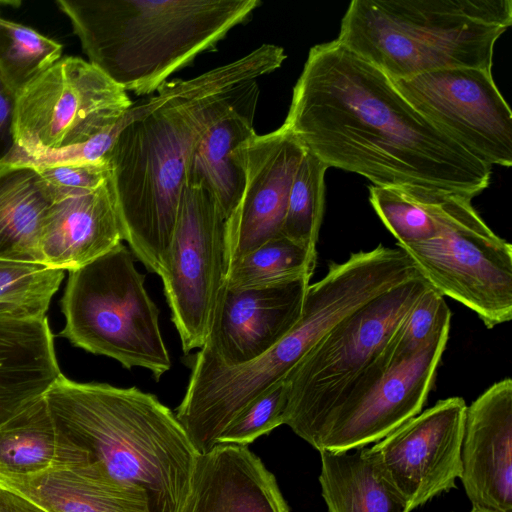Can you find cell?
Segmentation results:
<instances>
[{
	"label": "cell",
	"mask_w": 512,
	"mask_h": 512,
	"mask_svg": "<svg viewBox=\"0 0 512 512\" xmlns=\"http://www.w3.org/2000/svg\"><path fill=\"white\" fill-rule=\"evenodd\" d=\"M282 125L328 168L357 173L375 186H420L473 198L490 183V165L336 39L310 49Z\"/></svg>",
	"instance_id": "obj_1"
},
{
	"label": "cell",
	"mask_w": 512,
	"mask_h": 512,
	"mask_svg": "<svg viewBox=\"0 0 512 512\" xmlns=\"http://www.w3.org/2000/svg\"><path fill=\"white\" fill-rule=\"evenodd\" d=\"M319 452V482L328 512H410L368 447Z\"/></svg>",
	"instance_id": "obj_24"
},
{
	"label": "cell",
	"mask_w": 512,
	"mask_h": 512,
	"mask_svg": "<svg viewBox=\"0 0 512 512\" xmlns=\"http://www.w3.org/2000/svg\"><path fill=\"white\" fill-rule=\"evenodd\" d=\"M128 93L88 61L61 57L19 94L15 137L24 152L84 143L113 127Z\"/></svg>",
	"instance_id": "obj_9"
},
{
	"label": "cell",
	"mask_w": 512,
	"mask_h": 512,
	"mask_svg": "<svg viewBox=\"0 0 512 512\" xmlns=\"http://www.w3.org/2000/svg\"><path fill=\"white\" fill-rule=\"evenodd\" d=\"M471 512H483V511H478V510H471Z\"/></svg>",
	"instance_id": "obj_36"
},
{
	"label": "cell",
	"mask_w": 512,
	"mask_h": 512,
	"mask_svg": "<svg viewBox=\"0 0 512 512\" xmlns=\"http://www.w3.org/2000/svg\"><path fill=\"white\" fill-rule=\"evenodd\" d=\"M18 94L0 72V166L14 152L17 143L15 121Z\"/></svg>",
	"instance_id": "obj_34"
},
{
	"label": "cell",
	"mask_w": 512,
	"mask_h": 512,
	"mask_svg": "<svg viewBox=\"0 0 512 512\" xmlns=\"http://www.w3.org/2000/svg\"><path fill=\"white\" fill-rule=\"evenodd\" d=\"M442 330L414 357L390 367L353 401L329 414L308 443L318 451H346L378 442L419 414L449 339Z\"/></svg>",
	"instance_id": "obj_13"
},
{
	"label": "cell",
	"mask_w": 512,
	"mask_h": 512,
	"mask_svg": "<svg viewBox=\"0 0 512 512\" xmlns=\"http://www.w3.org/2000/svg\"><path fill=\"white\" fill-rule=\"evenodd\" d=\"M370 203L397 244L434 238L439 231L438 208L443 190L420 186L369 187Z\"/></svg>",
	"instance_id": "obj_25"
},
{
	"label": "cell",
	"mask_w": 512,
	"mask_h": 512,
	"mask_svg": "<svg viewBox=\"0 0 512 512\" xmlns=\"http://www.w3.org/2000/svg\"><path fill=\"white\" fill-rule=\"evenodd\" d=\"M62 375L47 317L0 308V426L45 397Z\"/></svg>",
	"instance_id": "obj_19"
},
{
	"label": "cell",
	"mask_w": 512,
	"mask_h": 512,
	"mask_svg": "<svg viewBox=\"0 0 512 512\" xmlns=\"http://www.w3.org/2000/svg\"><path fill=\"white\" fill-rule=\"evenodd\" d=\"M0 487L46 512H149L143 498L89 478L76 466L27 476H0Z\"/></svg>",
	"instance_id": "obj_23"
},
{
	"label": "cell",
	"mask_w": 512,
	"mask_h": 512,
	"mask_svg": "<svg viewBox=\"0 0 512 512\" xmlns=\"http://www.w3.org/2000/svg\"><path fill=\"white\" fill-rule=\"evenodd\" d=\"M258 98L256 81L226 115L209 127L189 161L185 184L207 189L225 221L236 208L244 188L245 173L236 148L256 134L254 115Z\"/></svg>",
	"instance_id": "obj_20"
},
{
	"label": "cell",
	"mask_w": 512,
	"mask_h": 512,
	"mask_svg": "<svg viewBox=\"0 0 512 512\" xmlns=\"http://www.w3.org/2000/svg\"><path fill=\"white\" fill-rule=\"evenodd\" d=\"M127 120L124 115L110 129L80 144L59 149L24 152L16 146L5 164L28 165L35 168L62 165L83 164L108 161V154Z\"/></svg>",
	"instance_id": "obj_32"
},
{
	"label": "cell",
	"mask_w": 512,
	"mask_h": 512,
	"mask_svg": "<svg viewBox=\"0 0 512 512\" xmlns=\"http://www.w3.org/2000/svg\"><path fill=\"white\" fill-rule=\"evenodd\" d=\"M45 401L56 426L85 454L77 466L83 474L143 498L149 512H180L199 453L155 395L62 375Z\"/></svg>",
	"instance_id": "obj_3"
},
{
	"label": "cell",
	"mask_w": 512,
	"mask_h": 512,
	"mask_svg": "<svg viewBox=\"0 0 512 512\" xmlns=\"http://www.w3.org/2000/svg\"><path fill=\"white\" fill-rule=\"evenodd\" d=\"M471 201L445 191L438 234L397 247L432 288L475 312L491 329L512 319V245L490 229Z\"/></svg>",
	"instance_id": "obj_8"
},
{
	"label": "cell",
	"mask_w": 512,
	"mask_h": 512,
	"mask_svg": "<svg viewBox=\"0 0 512 512\" xmlns=\"http://www.w3.org/2000/svg\"><path fill=\"white\" fill-rule=\"evenodd\" d=\"M0 489H1V487H0Z\"/></svg>",
	"instance_id": "obj_38"
},
{
	"label": "cell",
	"mask_w": 512,
	"mask_h": 512,
	"mask_svg": "<svg viewBox=\"0 0 512 512\" xmlns=\"http://www.w3.org/2000/svg\"><path fill=\"white\" fill-rule=\"evenodd\" d=\"M55 198L32 166H0V260L41 263L40 243Z\"/></svg>",
	"instance_id": "obj_21"
},
{
	"label": "cell",
	"mask_w": 512,
	"mask_h": 512,
	"mask_svg": "<svg viewBox=\"0 0 512 512\" xmlns=\"http://www.w3.org/2000/svg\"><path fill=\"white\" fill-rule=\"evenodd\" d=\"M429 287L420 276L390 289L340 321L311 348L285 377L284 424L306 441L380 360L400 323Z\"/></svg>",
	"instance_id": "obj_7"
},
{
	"label": "cell",
	"mask_w": 512,
	"mask_h": 512,
	"mask_svg": "<svg viewBox=\"0 0 512 512\" xmlns=\"http://www.w3.org/2000/svg\"><path fill=\"white\" fill-rule=\"evenodd\" d=\"M88 62L126 92L149 96L215 50L260 0H57Z\"/></svg>",
	"instance_id": "obj_4"
},
{
	"label": "cell",
	"mask_w": 512,
	"mask_h": 512,
	"mask_svg": "<svg viewBox=\"0 0 512 512\" xmlns=\"http://www.w3.org/2000/svg\"><path fill=\"white\" fill-rule=\"evenodd\" d=\"M512 380L488 387L466 408L461 481L472 510L512 512Z\"/></svg>",
	"instance_id": "obj_16"
},
{
	"label": "cell",
	"mask_w": 512,
	"mask_h": 512,
	"mask_svg": "<svg viewBox=\"0 0 512 512\" xmlns=\"http://www.w3.org/2000/svg\"><path fill=\"white\" fill-rule=\"evenodd\" d=\"M123 240L110 179L97 188L54 202L43 230V265L75 270L111 251Z\"/></svg>",
	"instance_id": "obj_18"
},
{
	"label": "cell",
	"mask_w": 512,
	"mask_h": 512,
	"mask_svg": "<svg viewBox=\"0 0 512 512\" xmlns=\"http://www.w3.org/2000/svg\"><path fill=\"white\" fill-rule=\"evenodd\" d=\"M317 254L282 236L245 254L226 271L225 285L234 289L262 288L311 279Z\"/></svg>",
	"instance_id": "obj_26"
},
{
	"label": "cell",
	"mask_w": 512,
	"mask_h": 512,
	"mask_svg": "<svg viewBox=\"0 0 512 512\" xmlns=\"http://www.w3.org/2000/svg\"><path fill=\"white\" fill-rule=\"evenodd\" d=\"M122 243L92 262L69 271L62 298L65 327L60 336L90 353L142 367L156 380L171 368L159 328V310Z\"/></svg>",
	"instance_id": "obj_6"
},
{
	"label": "cell",
	"mask_w": 512,
	"mask_h": 512,
	"mask_svg": "<svg viewBox=\"0 0 512 512\" xmlns=\"http://www.w3.org/2000/svg\"><path fill=\"white\" fill-rule=\"evenodd\" d=\"M225 220L207 189L185 184L159 276L188 354L202 348L226 276Z\"/></svg>",
	"instance_id": "obj_10"
},
{
	"label": "cell",
	"mask_w": 512,
	"mask_h": 512,
	"mask_svg": "<svg viewBox=\"0 0 512 512\" xmlns=\"http://www.w3.org/2000/svg\"><path fill=\"white\" fill-rule=\"evenodd\" d=\"M310 280L245 289L224 284L200 352L227 367L258 358L296 326Z\"/></svg>",
	"instance_id": "obj_15"
},
{
	"label": "cell",
	"mask_w": 512,
	"mask_h": 512,
	"mask_svg": "<svg viewBox=\"0 0 512 512\" xmlns=\"http://www.w3.org/2000/svg\"><path fill=\"white\" fill-rule=\"evenodd\" d=\"M512 24L511 0H353L336 40L390 79L492 69Z\"/></svg>",
	"instance_id": "obj_5"
},
{
	"label": "cell",
	"mask_w": 512,
	"mask_h": 512,
	"mask_svg": "<svg viewBox=\"0 0 512 512\" xmlns=\"http://www.w3.org/2000/svg\"><path fill=\"white\" fill-rule=\"evenodd\" d=\"M0 512H46L29 499L11 490L0 489Z\"/></svg>",
	"instance_id": "obj_35"
},
{
	"label": "cell",
	"mask_w": 512,
	"mask_h": 512,
	"mask_svg": "<svg viewBox=\"0 0 512 512\" xmlns=\"http://www.w3.org/2000/svg\"><path fill=\"white\" fill-rule=\"evenodd\" d=\"M85 463V454L54 423L45 397L0 426V476H27Z\"/></svg>",
	"instance_id": "obj_22"
},
{
	"label": "cell",
	"mask_w": 512,
	"mask_h": 512,
	"mask_svg": "<svg viewBox=\"0 0 512 512\" xmlns=\"http://www.w3.org/2000/svg\"><path fill=\"white\" fill-rule=\"evenodd\" d=\"M62 50L33 28L0 17V72L17 94L58 61Z\"/></svg>",
	"instance_id": "obj_28"
},
{
	"label": "cell",
	"mask_w": 512,
	"mask_h": 512,
	"mask_svg": "<svg viewBox=\"0 0 512 512\" xmlns=\"http://www.w3.org/2000/svg\"><path fill=\"white\" fill-rule=\"evenodd\" d=\"M392 82L415 109L483 162L512 165V112L490 70L443 69Z\"/></svg>",
	"instance_id": "obj_11"
},
{
	"label": "cell",
	"mask_w": 512,
	"mask_h": 512,
	"mask_svg": "<svg viewBox=\"0 0 512 512\" xmlns=\"http://www.w3.org/2000/svg\"><path fill=\"white\" fill-rule=\"evenodd\" d=\"M327 169L322 160L305 149L292 181L282 229V236L315 254L325 207Z\"/></svg>",
	"instance_id": "obj_27"
},
{
	"label": "cell",
	"mask_w": 512,
	"mask_h": 512,
	"mask_svg": "<svg viewBox=\"0 0 512 512\" xmlns=\"http://www.w3.org/2000/svg\"><path fill=\"white\" fill-rule=\"evenodd\" d=\"M55 201L93 190L110 177L108 161L83 164H62L36 168Z\"/></svg>",
	"instance_id": "obj_33"
},
{
	"label": "cell",
	"mask_w": 512,
	"mask_h": 512,
	"mask_svg": "<svg viewBox=\"0 0 512 512\" xmlns=\"http://www.w3.org/2000/svg\"><path fill=\"white\" fill-rule=\"evenodd\" d=\"M451 311L444 297L429 287L400 323L382 355L387 368L414 357L442 330L450 327Z\"/></svg>",
	"instance_id": "obj_30"
},
{
	"label": "cell",
	"mask_w": 512,
	"mask_h": 512,
	"mask_svg": "<svg viewBox=\"0 0 512 512\" xmlns=\"http://www.w3.org/2000/svg\"><path fill=\"white\" fill-rule=\"evenodd\" d=\"M288 385L276 382L249 402L221 433L218 444L247 445L284 424Z\"/></svg>",
	"instance_id": "obj_31"
},
{
	"label": "cell",
	"mask_w": 512,
	"mask_h": 512,
	"mask_svg": "<svg viewBox=\"0 0 512 512\" xmlns=\"http://www.w3.org/2000/svg\"><path fill=\"white\" fill-rule=\"evenodd\" d=\"M285 59L282 47L262 44L196 77L167 81L125 112L108 154L109 179L123 240L150 272L160 274L198 142L250 84Z\"/></svg>",
	"instance_id": "obj_2"
},
{
	"label": "cell",
	"mask_w": 512,
	"mask_h": 512,
	"mask_svg": "<svg viewBox=\"0 0 512 512\" xmlns=\"http://www.w3.org/2000/svg\"><path fill=\"white\" fill-rule=\"evenodd\" d=\"M466 408L461 397L439 400L368 447L410 512L455 488L461 477Z\"/></svg>",
	"instance_id": "obj_12"
},
{
	"label": "cell",
	"mask_w": 512,
	"mask_h": 512,
	"mask_svg": "<svg viewBox=\"0 0 512 512\" xmlns=\"http://www.w3.org/2000/svg\"><path fill=\"white\" fill-rule=\"evenodd\" d=\"M180 512H289L274 475L247 445L199 454Z\"/></svg>",
	"instance_id": "obj_17"
},
{
	"label": "cell",
	"mask_w": 512,
	"mask_h": 512,
	"mask_svg": "<svg viewBox=\"0 0 512 512\" xmlns=\"http://www.w3.org/2000/svg\"><path fill=\"white\" fill-rule=\"evenodd\" d=\"M2 3H4V2H0V4H2Z\"/></svg>",
	"instance_id": "obj_37"
},
{
	"label": "cell",
	"mask_w": 512,
	"mask_h": 512,
	"mask_svg": "<svg viewBox=\"0 0 512 512\" xmlns=\"http://www.w3.org/2000/svg\"><path fill=\"white\" fill-rule=\"evenodd\" d=\"M305 148L283 125L236 148L245 173L241 198L225 221L226 267L282 237L290 188ZM227 271V269H226Z\"/></svg>",
	"instance_id": "obj_14"
},
{
	"label": "cell",
	"mask_w": 512,
	"mask_h": 512,
	"mask_svg": "<svg viewBox=\"0 0 512 512\" xmlns=\"http://www.w3.org/2000/svg\"><path fill=\"white\" fill-rule=\"evenodd\" d=\"M64 271L39 263L0 260V308L46 316Z\"/></svg>",
	"instance_id": "obj_29"
}]
</instances>
